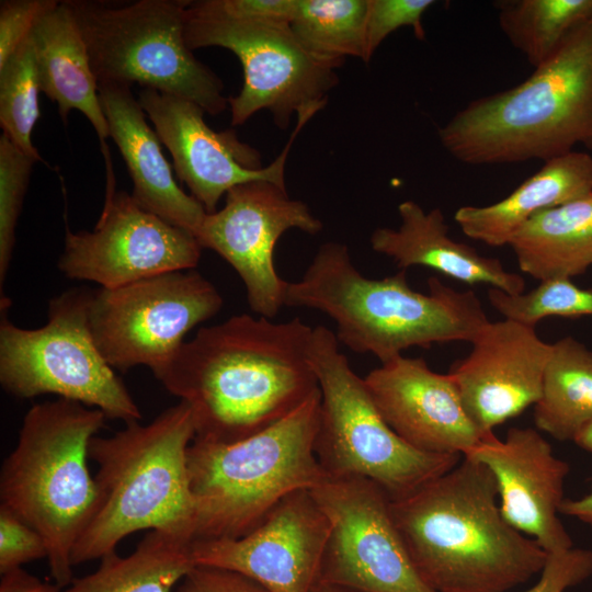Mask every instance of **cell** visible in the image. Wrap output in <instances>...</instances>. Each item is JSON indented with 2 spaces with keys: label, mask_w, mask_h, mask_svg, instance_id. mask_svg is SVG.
I'll list each match as a JSON object with an SVG mask.
<instances>
[{
  "label": "cell",
  "mask_w": 592,
  "mask_h": 592,
  "mask_svg": "<svg viewBox=\"0 0 592 592\" xmlns=\"http://www.w3.org/2000/svg\"><path fill=\"white\" fill-rule=\"evenodd\" d=\"M289 229L317 235L322 223L306 203L291 198L286 189L252 181L230 189L224 207L206 214L195 237L202 248L218 253L238 273L251 310L273 319L284 306L287 285L276 272L273 253Z\"/></svg>",
  "instance_id": "9a60e30c"
},
{
  "label": "cell",
  "mask_w": 592,
  "mask_h": 592,
  "mask_svg": "<svg viewBox=\"0 0 592 592\" xmlns=\"http://www.w3.org/2000/svg\"><path fill=\"white\" fill-rule=\"evenodd\" d=\"M592 576V550L569 548L548 554L537 582L525 592H566Z\"/></svg>",
  "instance_id": "d590c367"
},
{
  "label": "cell",
  "mask_w": 592,
  "mask_h": 592,
  "mask_svg": "<svg viewBox=\"0 0 592 592\" xmlns=\"http://www.w3.org/2000/svg\"><path fill=\"white\" fill-rule=\"evenodd\" d=\"M105 419L101 410L64 398L35 403L2 464L0 505L44 538L60 589L73 580L72 549L95 509L96 486L87 460Z\"/></svg>",
  "instance_id": "8992f818"
},
{
  "label": "cell",
  "mask_w": 592,
  "mask_h": 592,
  "mask_svg": "<svg viewBox=\"0 0 592 592\" xmlns=\"http://www.w3.org/2000/svg\"><path fill=\"white\" fill-rule=\"evenodd\" d=\"M32 41L41 91L58 106L67 124L70 111L81 112L93 126L106 169V189L116 187L106 139L110 137L87 45L65 1L42 16L33 27Z\"/></svg>",
  "instance_id": "603a6c76"
},
{
  "label": "cell",
  "mask_w": 592,
  "mask_h": 592,
  "mask_svg": "<svg viewBox=\"0 0 592 592\" xmlns=\"http://www.w3.org/2000/svg\"><path fill=\"white\" fill-rule=\"evenodd\" d=\"M434 3L433 0H368L364 62H368L384 39L399 27L410 26L414 36L424 41L422 16Z\"/></svg>",
  "instance_id": "d6a6232c"
},
{
  "label": "cell",
  "mask_w": 592,
  "mask_h": 592,
  "mask_svg": "<svg viewBox=\"0 0 592 592\" xmlns=\"http://www.w3.org/2000/svg\"><path fill=\"white\" fill-rule=\"evenodd\" d=\"M583 145L592 151V137H590Z\"/></svg>",
  "instance_id": "7bdbcfd3"
},
{
  "label": "cell",
  "mask_w": 592,
  "mask_h": 592,
  "mask_svg": "<svg viewBox=\"0 0 592 592\" xmlns=\"http://www.w3.org/2000/svg\"><path fill=\"white\" fill-rule=\"evenodd\" d=\"M314 328L236 315L200 328L152 372L192 412L196 440L232 443L282 421L319 391Z\"/></svg>",
  "instance_id": "6da1fadb"
},
{
  "label": "cell",
  "mask_w": 592,
  "mask_h": 592,
  "mask_svg": "<svg viewBox=\"0 0 592 592\" xmlns=\"http://www.w3.org/2000/svg\"><path fill=\"white\" fill-rule=\"evenodd\" d=\"M398 228L375 229L372 249L390 258L399 269L420 265L469 285L486 284L511 295L524 293V278L504 269L497 258L481 255L449 236L442 210L425 212L411 200L398 205Z\"/></svg>",
  "instance_id": "7402d4cb"
},
{
  "label": "cell",
  "mask_w": 592,
  "mask_h": 592,
  "mask_svg": "<svg viewBox=\"0 0 592 592\" xmlns=\"http://www.w3.org/2000/svg\"><path fill=\"white\" fill-rule=\"evenodd\" d=\"M573 442L582 449L592 454V422L587 424L574 437Z\"/></svg>",
  "instance_id": "60d3db41"
},
{
  "label": "cell",
  "mask_w": 592,
  "mask_h": 592,
  "mask_svg": "<svg viewBox=\"0 0 592 592\" xmlns=\"http://www.w3.org/2000/svg\"><path fill=\"white\" fill-rule=\"evenodd\" d=\"M184 36L191 50L217 46L240 60L243 84L228 98L232 126L267 110L278 128L288 127L303 109L327 104L328 92L339 84L335 70L344 62L309 52L289 23L237 18L218 0L189 1Z\"/></svg>",
  "instance_id": "8fae6325"
},
{
  "label": "cell",
  "mask_w": 592,
  "mask_h": 592,
  "mask_svg": "<svg viewBox=\"0 0 592 592\" xmlns=\"http://www.w3.org/2000/svg\"><path fill=\"white\" fill-rule=\"evenodd\" d=\"M138 102L150 118L160 141L170 151L178 179L207 214L216 212L219 200L239 184L269 181L283 189L289 149L298 133L321 105L297 113L294 128L278 157L262 167L261 153L241 143L234 129L213 130L198 104L153 89L143 88Z\"/></svg>",
  "instance_id": "2e32d148"
},
{
  "label": "cell",
  "mask_w": 592,
  "mask_h": 592,
  "mask_svg": "<svg viewBox=\"0 0 592 592\" xmlns=\"http://www.w3.org/2000/svg\"><path fill=\"white\" fill-rule=\"evenodd\" d=\"M227 13L242 19L291 23L297 0H218Z\"/></svg>",
  "instance_id": "74e56055"
},
{
  "label": "cell",
  "mask_w": 592,
  "mask_h": 592,
  "mask_svg": "<svg viewBox=\"0 0 592 592\" xmlns=\"http://www.w3.org/2000/svg\"><path fill=\"white\" fill-rule=\"evenodd\" d=\"M310 592H362V591L351 589L348 587L326 583V582H317Z\"/></svg>",
  "instance_id": "b9f144b4"
},
{
  "label": "cell",
  "mask_w": 592,
  "mask_h": 592,
  "mask_svg": "<svg viewBox=\"0 0 592 592\" xmlns=\"http://www.w3.org/2000/svg\"><path fill=\"white\" fill-rule=\"evenodd\" d=\"M330 521L310 489L285 496L242 537L197 539L195 565L241 573L270 592H310L318 582Z\"/></svg>",
  "instance_id": "e0dca14e"
},
{
  "label": "cell",
  "mask_w": 592,
  "mask_h": 592,
  "mask_svg": "<svg viewBox=\"0 0 592 592\" xmlns=\"http://www.w3.org/2000/svg\"><path fill=\"white\" fill-rule=\"evenodd\" d=\"M174 592H270L254 580L218 567L195 565Z\"/></svg>",
  "instance_id": "8d00e7d4"
},
{
  "label": "cell",
  "mask_w": 592,
  "mask_h": 592,
  "mask_svg": "<svg viewBox=\"0 0 592 592\" xmlns=\"http://www.w3.org/2000/svg\"><path fill=\"white\" fill-rule=\"evenodd\" d=\"M187 536L150 531L128 556L101 558L90 574L60 592H172L195 566Z\"/></svg>",
  "instance_id": "484cf974"
},
{
  "label": "cell",
  "mask_w": 592,
  "mask_h": 592,
  "mask_svg": "<svg viewBox=\"0 0 592 592\" xmlns=\"http://www.w3.org/2000/svg\"><path fill=\"white\" fill-rule=\"evenodd\" d=\"M330 521L318 582L362 592H435L417 572L389 494L363 477H327L310 489Z\"/></svg>",
  "instance_id": "4fadbf2b"
},
{
  "label": "cell",
  "mask_w": 592,
  "mask_h": 592,
  "mask_svg": "<svg viewBox=\"0 0 592 592\" xmlns=\"http://www.w3.org/2000/svg\"><path fill=\"white\" fill-rule=\"evenodd\" d=\"M319 409L320 389L285 419L247 439L193 440L187 451L193 540L242 537L285 496L327 478L315 454Z\"/></svg>",
  "instance_id": "52a82bcc"
},
{
  "label": "cell",
  "mask_w": 592,
  "mask_h": 592,
  "mask_svg": "<svg viewBox=\"0 0 592 592\" xmlns=\"http://www.w3.org/2000/svg\"><path fill=\"white\" fill-rule=\"evenodd\" d=\"M429 293L410 287L406 270L383 278L364 276L349 248L328 241L319 248L303 276L287 282L284 306L318 310L335 325L338 342L380 363L419 346L465 341L471 343L489 322L473 291H456L437 277Z\"/></svg>",
  "instance_id": "3957f363"
},
{
  "label": "cell",
  "mask_w": 592,
  "mask_h": 592,
  "mask_svg": "<svg viewBox=\"0 0 592 592\" xmlns=\"http://www.w3.org/2000/svg\"><path fill=\"white\" fill-rule=\"evenodd\" d=\"M39 79L32 41L29 37L0 67V126L23 152L43 161L32 143L41 116Z\"/></svg>",
  "instance_id": "f546056e"
},
{
  "label": "cell",
  "mask_w": 592,
  "mask_h": 592,
  "mask_svg": "<svg viewBox=\"0 0 592 592\" xmlns=\"http://www.w3.org/2000/svg\"><path fill=\"white\" fill-rule=\"evenodd\" d=\"M592 196V156L570 151L544 162L510 195L486 206H462L454 215L470 239L491 247L509 244L535 214Z\"/></svg>",
  "instance_id": "cb8c5ba5"
},
{
  "label": "cell",
  "mask_w": 592,
  "mask_h": 592,
  "mask_svg": "<svg viewBox=\"0 0 592 592\" xmlns=\"http://www.w3.org/2000/svg\"><path fill=\"white\" fill-rule=\"evenodd\" d=\"M509 246L521 271L540 282L584 273L592 265V196L535 214Z\"/></svg>",
  "instance_id": "d4e9b609"
},
{
  "label": "cell",
  "mask_w": 592,
  "mask_h": 592,
  "mask_svg": "<svg viewBox=\"0 0 592 592\" xmlns=\"http://www.w3.org/2000/svg\"><path fill=\"white\" fill-rule=\"evenodd\" d=\"M2 133L0 136V288L7 277L15 243V228L34 164Z\"/></svg>",
  "instance_id": "1f68e13d"
},
{
  "label": "cell",
  "mask_w": 592,
  "mask_h": 592,
  "mask_svg": "<svg viewBox=\"0 0 592 592\" xmlns=\"http://www.w3.org/2000/svg\"><path fill=\"white\" fill-rule=\"evenodd\" d=\"M56 0H2L0 2V67L29 37L37 21L57 7Z\"/></svg>",
  "instance_id": "e575fe53"
},
{
  "label": "cell",
  "mask_w": 592,
  "mask_h": 592,
  "mask_svg": "<svg viewBox=\"0 0 592 592\" xmlns=\"http://www.w3.org/2000/svg\"><path fill=\"white\" fill-rule=\"evenodd\" d=\"M471 345L449 374L469 418L488 433L538 401L551 344L535 327L504 318L489 321Z\"/></svg>",
  "instance_id": "d6986e66"
},
{
  "label": "cell",
  "mask_w": 592,
  "mask_h": 592,
  "mask_svg": "<svg viewBox=\"0 0 592 592\" xmlns=\"http://www.w3.org/2000/svg\"><path fill=\"white\" fill-rule=\"evenodd\" d=\"M92 291L55 296L39 328L18 327L1 298L0 383L18 398L52 394L101 410L107 419L138 422L141 412L123 380L103 358L89 326Z\"/></svg>",
  "instance_id": "30bf717a"
},
{
  "label": "cell",
  "mask_w": 592,
  "mask_h": 592,
  "mask_svg": "<svg viewBox=\"0 0 592 592\" xmlns=\"http://www.w3.org/2000/svg\"><path fill=\"white\" fill-rule=\"evenodd\" d=\"M368 0H297L289 26L311 53L331 59H365Z\"/></svg>",
  "instance_id": "f1b7e54d"
},
{
  "label": "cell",
  "mask_w": 592,
  "mask_h": 592,
  "mask_svg": "<svg viewBox=\"0 0 592 592\" xmlns=\"http://www.w3.org/2000/svg\"><path fill=\"white\" fill-rule=\"evenodd\" d=\"M194 437L191 409L180 401L149 423H127L111 436L91 440L89 458L98 466V499L72 549L73 566L115 553L126 536L143 530L194 539L195 505L187 469Z\"/></svg>",
  "instance_id": "277c9868"
},
{
  "label": "cell",
  "mask_w": 592,
  "mask_h": 592,
  "mask_svg": "<svg viewBox=\"0 0 592 592\" xmlns=\"http://www.w3.org/2000/svg\"><path fill=\"white\" fill-rule=\"evenodd\" d=\"M364 380L387 424L418 451L464 456L486 434L466 412L451 374L432 371L421 357L400 355Z\"/></svg>",
  "instance_id": "ffe728a7"
},
{
  "label": "cell",
  "mask_w": 592,
  "mask_h": 592,
  "mask_svg": "<svg viewBox=\"0 0 592 592\" xmlns=\"http://www.w3.org/2000/svg\"><path fill=\"white\" fill-rule=\"evenodd\" d=\"M202 247L187 230L141 208L124 191H105L91 231L66 226L59 271L70 280L112 289L150 276L194 270Z\"/></svg>",
  "instance_id": "5bb4252c"
},
{
  "label": "cell",
  "mask_w": 592,
  "mask_h": 592,
  "mask_svg": "<svg viewBox=\"0 0 592 592\" xmlns=\"http://www.w3.org/2000/svg\"><path fill=\"white\" fill-rule=\"evenodd\" d=\"M310 361L320 389L315 454L327 477L367 478L395 500L463 458L418 451L397 435L378 411L364 378L340 351L334 332L325 326L314 328Z\"/></svg>",
  "instance_id": "ba28073f"
},
{
  "label": "cell",
  "mask_w": 592,
  "mask_h": 592,
  "mask_svg": "<svg viewBox=\"0 0 592 592\" xmlns=\"http://www.w3.org/2000/svg\"><path fill=\"white\" fill-rule=\"evenodd\" d=\"M464 456L492 473L501 513L514 528L547 554L573 547L559 519L570 466L555 455L540 431L511 428L504 439L488 432Z\"/></svg>",
  "instance_id": "ac0fdd59"
},
{
  "label": "cell",
  "mask_w": 592,
  "mask_h": 592,
  "mask_svg": "<svg viewBox=\"0 0 592 592\" xmlns=\"http://www.w3.org/2000/svg\"><path fill=\"white\" fill-rule=\"evenodd\" d=\"M592 137V18L522 83L468 103L439 129L467 164H501L572 151Z\"/></svg>",
  "instance_id": "5b68a950"
},
{
  "label": "cell",
  "mask_w": 592,
  "mask_h": 592,
  "mask_svg": "<svg viewBox=\"0 0 592 592\" xmlns=\"http://www.w3.org/2000/svg\"><path fill=\"white\" fill-rule=\"evenodd\" d=\"M223 297L195 270L150 276L92 291L89 326L107 364L122 372L164 364L186 333L221 309Z\"/></svg>",
  "instance_id": "7c38bea8"
},
{
  "label": "cell",
  "mask_w": 592,
  "mask_h": 592,
  "mask_svg": "<svg viewBox=\"0 0 592 592\" xmlns=\"http://www.w3.org/2000/svg\"><path fill=\"white\" fill-rule=\"evenodd\" d=\"M65 2L84 39L99 84L138 83L192 101L210 115L229 106L223 81L185 42L189 1Z\"/></svg>",
  "instance_id": "9c48e42d"
},
{
  "label": "cell",
  "mask_w": 592,
  "mask_h": 592,
  "mask_svg": "<svg viewBox=\"0 0 592 592\" xmlns=\"http://www.w3.org/2000/svg\"><path fill=\"white\" fill-rule=\"evenodd\" d=\"M496 7L502 32L534 68L592 18V0H505Z\"/></svg>",
  "instance_id": "83f0119b"
},
{
  "label": "cell",
  "mask_w": 592,
  "mask_h": 592,
  "mask_svg": "<svg viewBox=\"0 0 592 592\" xmlns=\"http://www.w3.org/2000/svg\"><path fill=\"white\" fill-rule=\"evenodd\" d=\"M559 512L592 526V483L590 492L585 496L577 499H565Z\"/></svg>",
  "instance_id": "ab89813d"
},
{
  "label": "cell",
  "mask_w": 592,
  "mask_h": 592,
  "mask_svg": "<svg viewBox=\"0 0 592 592\" xmlns=\"http://www.w3.org/2000/svg\"><path fill=\"white\" fill-rule=\"evenodd\" d=\"M47 558L44 538L22 519L0 505V572Z\"/></svg>",
  "instance_id": "836d02e7"
},
{
  "label": "cell",
  "mask_w": 592,
  "mask_h": 592,
  "mask_svg": "<svg viewBox=\"0 0 592 592\" xmlns=\"http://www.w3.org/2000/svg\"><path fill=\"white\" fill-rule=\"evenodd\" d=\"M534 406L538 431L573 441L592 422V351L572 337L553 343Z\"/></svg>",
  "instance_id": "4316f807"
},
{
  "label": "cell",
  "mask_w": 592,
  "mask_h": 592,
  "mask_svg": "<svg viewBox=\"0 0 592 592\" xmlns=\"http://www.w3.org/2000/svg\"><path fill=\"white\" fill-rule=\"evenodd\" d=\"M390 506L417 572L435 592H506L540 573L548 557L503 517L494 476L469 457Z\"/></svg>",
  "instance_id": "7a4b0ae2"
},
{
  "label": "cell",
  "mask_w": 592,
  "mask_h": 592,
  "mask_svg": "<svg viewBox=\"0 0 592 592\" xmlns=\"http://www.w3.org/2000/svg\"><path fill=\"white\" fill-rule=\"evenodd\" d=\"M487 297L503 318L531 327L546 317L592 316V289L580 288L570 278L542 281L534 289L517 295L490 287Z\"/></svg>",
  "instance_id": "4dcf8cb0"
},
{
  "label": "cell",
  "mask_w": 592,
  "mask_h": 592,
  "mask_svg": "<svg viewBox=\"0 0 592 592\" xmlns=\"http://www.w3.org/2000/svg\"><path fill=\"white\" fill-rule=\"evenodd\" d=\"M100 102L110 138L117 146L133 181L132 197L144 209L196 235L206 216L203 205L177 183L161 141L145 112L122 84H99Z\"/></svg>",
  "instance_id": "44dd1931"
},
{
  "label": "cell",
  "mask_w": 592,
  "mask_h": 592,
  "mask_svg": "<svg viewBox=\"0 0 592 592\" xmlns=\"http://www.w3.org/2000/svg\"><path fill=\"white\" fill-rule=\"evenodd\" d=\"M57 584L42 581L22 567L1 574L0 592H60Z\"/></svg>",
  "instance_id": "f35d334b"
}]
</instances>
